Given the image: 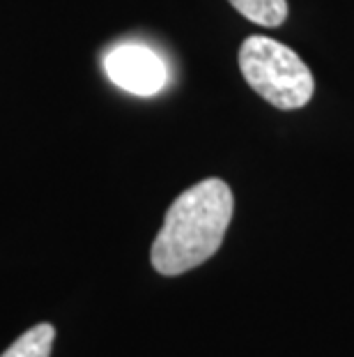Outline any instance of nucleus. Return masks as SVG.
Listing matches in <instances>:
<instances>
[{
	"label": "nucleus",
	"mask_w": 354,
	"mask_h": 357,
	"mask_svg": "<svg viewBox=\"0 0 354 357\" xmlns=\"http://www.w3.org/2000/svg\"><path fill=\"white\" fill-rule=\"evenodd\" d=\"M54 339H56L54 325L40 323L35 328H30L26 334H21L0 357H49Z\"/></svg>",
	"instance_id": "nucleus-4"
},
{
	"label": "nucleus",
	"mask_w": 354,
	"mask_h": 357,
	"mask_svg": "<svg viewBox=\"0 0 354 357\" xmlns=\"http://www.w3.org/2000/svg\"><path fill=\"white\" fill-rule=\"evenodd\" d=\"M230 187L218 178L200 180L179 194L166 212L152 245V265L159 275L177 277L212 258L232 219Z\"/></svg>",
	"instance_id": "nucleus-1"
},
{
	"label": "nucleus",
	"mask_w": 354,
	"mask_h": 357,
	"mask_svg": "<svg viewBox=\"0 0 354 357\" xmlns=\"http://www.w3.org/2000/svg\"><path fill=\"white\" fill-rule=\"evenodd\" d=\"M106 77L131 95H156L168 83V67L143 44H120L104 58Z\"/></svg>",
	"instance_id": "nucleus-3"
},
{
	"label": "nucleus",
	"mask_w": 354,
	"mask_h": 357,
	"mask_svg": "<svg viewBox=\"0 0 354 357\" xmlns=\"http://www.w3.org/2000/svg\"><path fill=\"white\" fill-rule=\"evenodd\" d=\"M228 3L242 17L265 28L281 26L288 17V3L285 0H228Z\"/></svg>",
	"instance_id": "nucleus-5"
},
{
	"label": "nucleus",
	"mask_w": 354,
	"mask_h": 357,
	"mask_svg": "<svg viewBox=\"0 0 354 357\" xmlns=\"http://www.w3.org/2000/svg\"><path fill=\"white\" fill-rule=\"evenodd\" d=\"M239 70L262 100L281 111H295L311 102L315 81L295 51L272 37L251 35L239 49Z\"/></svg>",
	"instance_id": "nucleus-2"
}]
</instances>
